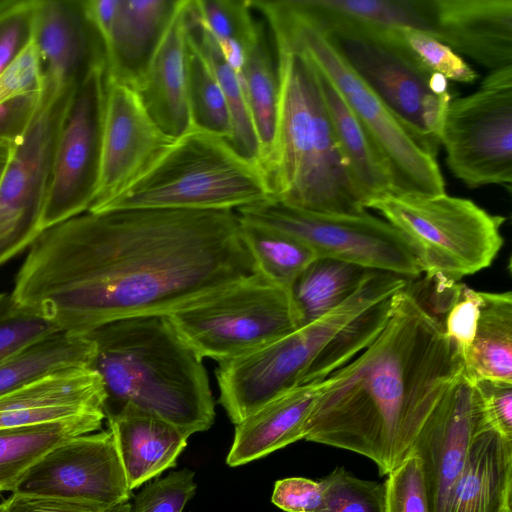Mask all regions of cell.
I'll return each instance as SVG.
<instances>
[{"label":"cell","mask_w":512,"mask_h":512,"mask_svg":"<svg viewBox=\"0 0 512 512\" xmlns=\"http://www.w3.org/2000/svg\"><path fill=\"white\" fill-rule=\"evenodd\" d=\"M36 3L37 0H20L0 14V75L32 42Z\"/></svg>","instance_id":"7bdbcfd3"},{"label":"cell","mask_w":512,"mask_h":512,"mask_svg":"<svg viewBox=\"0 0 512 512\" xmlns=\"http://www.w3.org/2000/svg\"><path fill=\"white\" fill-rule=\"evenodd\" d=\"M321 481L289 477L275 482L272 502L285 512H315L321 504Z\"/></svg>","instance_id":"bcb514c9"},{"label":"cell","mask_w":512,"mask_h":512,"mask_svg":"<svg viewBox=\"0 0 512 512\" xmlns=\"http://www.w3.org/2000/svg\"><path fill=\"white\" fill-rule=\"evenodd\" d=\"M315 22H343L380 30L411 28L434 33V0H288Z\"/></svg>","instance_id":"4316f807"},{"label":"cell","mask_w":512,"mask_h":512,"mask_svg":"<svg viewBox=\"0 0 512 512\" xmlns=\"http://www.w3.org/2000/svg\"><path fill=\"white\" fill-rule=\"evenodd\" d=\"M32 42L43 81L56 86L79 84L105 66L104 42L85 0H37Z\"/></svg>","instance_id":"ac0fdd59"},{"label":"cell","mask_w":512,"mask_h":512,"mask_svg":"<svg viewBox=\"0 0 512 512\" xmlns=\"http://www.w3.org/2000/svg\"><path fill=\"white\" fill-rule=\"evenodd\" d=\"M239 221L241 239L257 272L273 284L290 289L299 274L318 258L307 245L284 232Z\"/></svg>","instance_id":"d6a6232c"},{"label":"cell","mask_w":512,"mask_h":512,"mask_svg":"<svg viewBox=\"0 0 512 512\" xmlns=\"http://www.w3.org/2000/svg\"><path fill=\"white\" fill-rule=\"evenodd\" d=\"M313 65L337 145L354 187L367 208L373 199L393 193L389 167L338 90L314 63Z\"/></svg>","instance_id":"484cf974"},{"label":"cell","mask_w":512,"mask_h":512,"mask_svg":"<svg viewBox=\"0 0 512 512\" xmlns=\"http://www.w3.org/2000/svg\"><path fill=\"white\" fill-rule=\"evenodd\" d=\"M473 342L464 359L470 379L512 383V293L478 291Z\"/></svg>","instance_id":"f1b7e54d"},{"label":"cell","mask_w":512,"mask_h":512,"mask_svg":"<svg viewBox=\"0 0 512 512\" xmlns=\"http://www.w3.org/2000/svg\"><path fill=\"white\" fill-rule=\"evenodd\" d=\"M85 336L95 346L90 368L103 383L105 418L131 405L188 437L213 425L215 404L202 359L167 315L119 319Z\"/></svg>","instance_id":"277c9868"},{"label":"cell","mask_w":512,"mask_h":512,"mask_svg":"<svg viewBox=\"0 0 512 512\" xmlns=\"http://www.w3.org/2000/svg\"><path fill=\"white\" fill-rule=\"evenodd\" d=\"M130 490L176 465L188 436L166 420L131 405L106 417Z\"/></svg>","instance_id":"603a6c76"},{"label":"cell","mask_w":512,"mask_h":512,"mask_svg":"<svg viewBox=\"0 0 512 512\" xmlns=\"http://www.w3.org/2000/svg\"><path fill=\"white\" fill-rule=\"evenodd\" d=\"M119 0H85L87 14L102 39L114 19Z\"/></svg>","instance_id":"681fc988"},{"label":"cell","mask_w":512,"mask_h":512,"mask_svg":"<svg viewBox=\"0 0 512 512\" xmlns=\"http://www.w3.org/2000/svg\"><path fill=\"white\" fill-rule=\"evenodd\" d=\"M104 512H132V505L127 503H122L115 505L113 507L108 508Z\"/></svg>","instance_id":"816d5d0a"},{"label":"cell","mask_w":512,"mask_h":512,"mask_svg":"<svg viewBox=\"0 0 512 512\" xmlns=\"http://www.w3.org/2000/svg\"><path fill=\"white\" fill-rule=\"evenodd\" d=\"M384 485L386 512H429L421 462L414 454L388 474Z\"/></svg>","instance_id":"ab89813d"},{"label":"cell","mask_w":512,"mask_h":512,"mask_svg":"<svg viewBox=\"0 0 512 512\" xmlns=\"http://www.w3.org/2000/svg\"><path fill=\"white\" fill-rule=\"evenodd\" d=\"M487 429L479 395L464 372L424 423L409 453L420 459L429 512H447L472 443Z\"/></svg>","instance_id":"2e32d148"},{"label":"cell","mask_w":512,"mask_h":512,"mask_svg":"<svg viewBox=\"0 0 512 512\" xmlns=\"http://www.w3.org/2000/svg\"><path fill=\"white\" fill-rule=\"evenodd\" d=\"M16 144L0 140V182Z\"/></svg>","instance_id":"f907efd6"},{"label":"cell","mask_w":512,"mask_h":512,"mask_svg":"<svg viewBox=\"0 0 512 512\" xmlns=\"http://www.w3.org/2000/svg\"><path fill=\"white\" fill-rule=\"evenodd\" d=\"M105 391L90 367L61 370L0 396V429L104 415Z\"/></svg>","instance_id":"d6986e66"},{"label":"cell","mask_w":512,"mask_h":512,"mask_svg":"<svg viewBox=\"0 0 512 512\" xmlns=\"http://www.w3.org/2000/svg\"><path fill=\"white\" fill-rule=\"evenodd\" d=\"M268 32L264 21L257 39L247 48L243 69L238 74L266 175L275 146L279 109L277 60Z\"/></svg>","instance_id":"83f0119b"},{"label":"cell","mask_w":512,"mask_h":512,"mask_svg":"<svg viewBox=\"0 0 512 512\" xmlns=\"http://www.w3.org/2000/svg\"><path fill=\"white\" fill-rule=\"evenodd\" d=\"M104 415L0 429V493L13 492L27 471L48 451L73 437L99 431Z\"/></svg>","instance_id":"f546056e"},{"label":"cell","mask_w":512,"mask_h":512,"mask_svg":"<svg viewBox=\"0 0 512 512\" xmlns=\"http://www.w3.org/2000/svg\"><path fill=\"white\" fill-rule=\"evenodd\" d=\"M320 481L323 497L315 512H386L384 483L357 478L343 467Z\"/></svg>","instance_id":"8d00e7d4"},{"label":"cell","mask_w":512,"mask_h":512,"mask_svg":"<svg viewBox=\"0 0 512 512\" xmlns=\"http://www.w3.org/2000/svg\"><path fill=\"white\" fill-rule=\"evenodd\" d=\"M279 109L267 171L273 198L321 214L366 211L337 145L316 68L301 51L274 46Z\"/></svg>","instance_id":"5b68a950"},{"label":"cell","mask_w":512,"mask_h":512,"mask_svg":"<svg viewBox=\"0 0 512 512\" xmlns=\"http://www.w3.org/2000/svg\"><path fill=\"white\" fill-rule=\"evenodd\" d=\"M491 429L512 440V383L471 379Z\"/></svg>","instance_id":"ee69618b"},{"label":"cell","mask_w":512,"mask_h":512,"mask_svg":"<svg viewBox=\"0 0 512 512\" xmlns=\"http://www.w3.org/2000/svg\"><path fill=\"white\" fill-rule=\"evenodd\" d=\"M194 476L184 468L150 482L135 497L132 512H182L195 495Z\"/></svg>","instance_id":"b9f144b4"},{"label":"cell","mask_w":512,"mask_h":512,"mask_svg":"<svg viewBox=\"0 0 512 512\" xmlns=\"http://www.w3.org/2000/svg\"><path fill=\"white\" fill-rule=\"evenodd\" d=\"M374 271L337 259H314L290 288L301 326L342 304Z\"/></svg>","instance_id":"1f68e13d"},{"label":"cell","mask_w":512,"mask_h":512,"mask_svg":"<svg viewBox=\"0 0 512 512\" xmlns=\"http://www.w3.org/2000/svg\"><path fill=\"white\" fill-rule=\"evenodd\" d=\"M440 144L451 173L469 188L512 182V65L448 105Z\"/></svg>","instance_id":"7c38bea8"},{"label":"cell","mask_w":512,"mask_h":512,"mask_svg":"<svg viewBox=\"0 0 512 512\" xmlns=\"http://www.w3.org/2000/svg\"><path fill=\"white\" fill-rule=\"evenodd\" d=\"M242 220L284 232L307 245L317 257L390 272L408 280L422 275L403 235L385 219L367 212L321 214L274 198L235 210Z\"/></svg>","instance_id":"8fae6325"},{"label":"cell","mask_w":512,"mask_h":512,"mask_svg":"<svg viewBox=\"0 0 512 512\" xmlns=\"http://www.w3.org/2000/svg\"><path fill=\"white\" fill-rule=\"evenodd\" d=\"M285 2L324 34L417 145L436 158L445 114L453 99L449 81L426 70L393 30L343 22H315Z\"/></svg>","instance_id":"ba28073f"},{"label":"cell","mask_w":512,"mask_h":512,"mask_svg":"<svg viewBox=\"0 0 512 512\" xmlns=\"http://www.w3.org/2000/svg\"><path fill=\"white\" fill-rule=\"evenodd\" d=\"M433 37L493 71L512 65V0H434Z\"/></svg>","instance_id":"ffe728a7"},{"label":"cell","mask_w":512,"mask_h":512,"mask_svg":"<svg viewBox=\"0 0 512 512\" xmlns=\"http://www.w3.org/2000/svg\"><path fill=\"white\" fill-rule=\"evenodd\" d=\"M12 493L110 508L132 496L109 429L66 440L48 451Z\"/></svg>","instance_id":"9a60e30c"},{"label":"cell","mask_w":512,"mask_h":512,"mask_svg":"<svg viewBox=\"0 0 512 512\" xmlns=\"http://www.w3.org/2000/svg\"><path fill=\"white\" fill-rule=\"evenodd\" d=\"M397 280L374 272L342 304L322 317L245 355L219 362V402L231 422L241 423L262 406L303 384L321 383L362 352L388 318L381 300Z\"/></svg>","instance_id":"3957f363"},{"label":"cell","mask_w":512,"mask_h":512,"mask_svg":"<svg viewBox=\"0 0 512 512\" xmlns=\"http://www.w3.org/2000/svg\"><path fill=\"white\" fill-rule=\"evenodd\" d=\"M108 508L48 497L12 493L0 503V512H104Z\"/></svg>","instance_id":"c3c4849f"},{"label":"cell","mask_w":512,"mask_h":512,"mask_svg":"<svg viewBox=\"0 0 512 512\" xmlns=\"http://www.w3.org/2000/svg\"><path fill=\"white\" fill-rule=\"evenodd\" d=\"M42 87L20 93L0 104V140L17 144L39 109Z\"/></svg>","instance_id":"f6af8a7d"},{"label":"cell","mask_w":512,"mask_h":512,"mask_svg":"<svg viewBox=\"0 0 512 512\" xmlns=\"http://www.w3.org/2000/svg\"><path fill=\"white\" fill-rule=\"evenodd\" d=\"M447 512H512V440L479 433L454 487Z\"/></svg>","instance_id":"d4e9b609"},{"label":"cell","mask_w":512,"mask_h":512,"mask_svg":"<svg viewBox=\"0 0 512 512\" xmlns=\"http://www.w3.org/2000/svg\"><path fill=\"white\" fill-rule=\"evenodd\" d=\"M478 291L462 283L448 287L444 318L440 320L445 335L457 347L463 363L473 342L478 317Z\"/></svg>","instance_id":"60d3db41"},{"label":"cell","mask_w":512,"mask_h":512,"mask_svg":"<svg viewBox=\"0 0 512 512\" xmlns=\"http://www.w3.org/2000/svg\"><path fill=\"white\" fill-rule=\"evenodd\" d=\"M251 6L266 22L274 46L303 52L332 82L384 157L394 194L445 193L436 158L417 145L317 27L290 9L285 0H251Z\"/></svg>","instance_id":"52a82bcc"},{"label":"cell","mask_w":512,"mask_h":512,"mask_svg":"<svg viewBox=\"0 0 512 512\" xmlns=\"http://www.w3.org/2000/svg\"><path fill=\"white\" fill-rule=\"evenodd\" d=\"M181 1H118L103 39L107 80L138 88Z\"/></svg>","instance_id":"7402d4cb"},{"label":"cell","mask_w":512,"mask_h":512,"mask_svg":"<svg viewBox=\"0 0 512 512\" xmlns=\"http://www.w3.org/2000/svg\"><path fill=\"white\" fill-rule=\"evenodd\" d=\"M463 373L440 318L407 286L373 342L320 383L304 440L365 456L388 475Z\"/></svg>","instance_id":"7a4b0ae2"},{"label":"cell","mask_w":512,"mask_h":512,"mask_svg":"<svg viewBox=\"0 0 512 512\" xmlns=\"http://www.w3.org/2000/svg\"><path fill=\"white\" fill-rule=\"evenodd\" d=\"M174 140L156 125L136 90L106 79L100 174L87 212L126 189Z\"/></svg>","instance_id":"e0dca14e"},{"label":"cell","mask_w":512,"mask_h":512,"mask_svg":"<svg viewBox=\"0 0 512 512\" xmlns=\"http://www.w3.org/2000/svg\"><path fill=\"white\" fill-rule=\"evenodd\" d=\"M320 383L303 384L278 396L235 425L226 463L247 464L304 440L306 422L315 404Z\"/></svg>","instance_id":"cb8c5ba5"},{"label":"cell","mask_w":512,"mask_h":512,"mask_svg":"<svg viewBox=\"0 0 512 512\" xmlns=\"http://www.w3.org/2000/svg\"><path fill=\"white\" fill-rule=\"evenodd\" d=\"M256 272L234 210L85 212L37 236L10 296L85 336L119 319L168 315Z\"/></svg>","instance_id":"6da1fadb"},{"label":"cell","mask_w":512,"mask_h":512,"mask_svg":"<svg viewBox=\"0 0 512 512\" xmlns=\"http://www.w3.org/2000/svg\"><path fill=\"white\" fill-rule=\"evenodd\" d=\"M60 331L53 323L0 294V363L25 346Z\"/></svg>","instance_id":"f35d334b"},{"label":"cell","mask_w":512,"mask_h":512,"mask_svg":"<svg viewBox=\"0 0 512 512\" xmlns=\"http://www.w3.org/2000/svg\"><path fill=\"white\" fill-rule=\"evenodd\" d=\"M190 19L215 42L237 41L246 49L257 39L264 20L254 16L250 0H188Z\"/></svg>","instance_id":"d590c367"},{"label":"cell","mask_w":512,"mask_h":512,"mask_svg":"<svg viewBox=\"0 0 512 512\" xmlns=\"http://www.w3.org/2000/svg\"><path fill=\"white\" fill-rule=\"evenodd\" d=\"M79 84L42 83L39 109L0 182V266L39 235L59 135Z\"/></svg>","instance_id":"4fadbf2b"},{"label":"cell","mask_w":512,"mask_h":512,"mask_svg":"<svg viewBox=\"0 0 512 512\" xmlns=\"http://www.w3.org/2000/svg\"><path fill=\"white\" fill-rule=\"evenodd\" d=\"M189 18V37L215 75L229 107L233 137L231 146L244 158L261 166L260 148L243 90L235 71L224 61L213 38ZM262 168V167H261Z\"/></svg>","instance_id":"836d02e7"},{"label":"cell","mask_w":512,"mask_h":512,"mask_svg":"<svg viewBox=\"0 0 512 512\" xmlns=\"http://www.w3.org/2000/svg\"><path fill=\"white\" fill-rule=\"evenodd\" d=\"M43 78L33 42L19 58L0 75V104L23 92L40 89Z\"/></svg>","instance_id":"7dc6e473"},{"label":"cell","mask_w":512,"mask_h":512,"mask_svg":"<svg viewBox=\"0 0 512 512\" xmlns=\"http://www.w3.org/2000/svg\"><path fill=\"white\" fill-rule=\"evenodd\" d=\"M106 98L105 66L80 82L62 126L39 234L87 212L99 181Z\"/></svg>","instance_id":"5bb4252c"},{"label":"cell","mask_w":512,"mask_h":512,"mask_svg":"<svg viewBox=\"0 0 512 512\" xmlns=\"http://www.w3.org/2000/svg\"><path fill=\"white\" fill-rule=\"evenodd\" d=\"M188 0L173 16L142 82L136 89L156 125L172 139L193 125L188 97Z\"/></svg>","instance_id":"44dd1931"},{"label":"cell","mask_w":512,"mask_h":512,"mask_svg":"<svg viewBox=\"0 0 512 512\" xmlns=\"http://www.w3.org/2000/svg\"><path fill=\"white\" fill-rule=\"evenodd\" d=\"M20 0H0V14L15 6Z\"/></svg>","instance_id":"f5cc1de1"},{"label":"cell","mask_w":512,"mask_h":512,"mask_svg":"<svg viewBox=\"0 0 512 512\" xmlns=\"http://www.w3.org/2000/svg\"><path fill=\"white\" fill-rule=\"evenodd\" d=\"M94 353L87 336L58 331L41 338L0 363V396L61 370L90 367Z\"/></svg>","instance_id":"4dcf8cb0"},{"label":"cell","mask_w":512,"mask_h":512,"mask_svg":"<svg viewBox=\"0 0 512 512\" xmlns=\"http://www.w3.org/2000/svg\"><path fill=\"white\" fill-rule=\"evenodd\" d=\"M273 198L260 165L192 126L132 184L92 213L149 208L237 210Z\"/></svg>","instance_id":"8992f818"},{"label":"cell","mask_w":512,"mask_h":512,"mask_svg":"<svg viewBox=\"0 0 512 512\" xmlns=\"http://www.w3.org/2000/svg\"><path fill=\"white\" fill-rule=\"evenodd\" d=\"M167 317L199 358L218 362L245 355L301 326L290 289L258 272Z\"/></svg>","instance_id":"30bf717a"},{"label":"cell","mask_w":512,"mask_h":512,"mask_svg":"<svg viewBox=\"0 0 512 512\" xmlns=\"http://www.w3.org/2000/svg\"><path fill=\"white\" fill-rule=\"evenodd\" d=\"M188 97L192 125L230 143L233 128L227 100L211 68L190 37Z\"/></svg>","instance_id":"e575fe53"},{"label":"cell","mask_w":512,"mask_h":512,"mask_svg":"<svg viewBox=\"0 0 512 512\" xmlns=\"http://www.w3.org/2000/svg\"><path fill=\"white\" fill-rule=\"evenodd\" d=\"M412 56L429 72L444 76L448 81L471 84L477 72L449 46L432 35L411 28L393 30Z\"/></svg>","instance_id":"74e56055"},{"label":"cell","mask_w":512,"mask_h":512,"mask_svg":"<svg viewBox=\"0 0 512 512\" xmlns=\"http://www.w3.org/2000/svg\"><path fill=\"white\" fill-rule=\"evenodd\" d=\"M367 208L403 235L421 273L435 284L456 283L489 267L503 245L505 218L466 198L388 193Z\"/></svg>","instance_id":"9c48e42d"}]
</instances>
